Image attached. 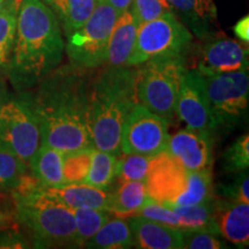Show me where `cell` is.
<instances>
[{"instance_id":"1","label":"cell","mask_w":249,"mask_h":249,"mask_svg":"<svg viewBox=\"0 0 249 249\" xmlns=\"http://www.w3.org/2000/svg\"><path fill=\"white\" fill-rule=\"evenodd\" d=\"M86 71L57 67L37 83L35 92L23 91L39 120L42 144L62 154L93 147L88 126L92 80Z\"/></svg>"},{"instance_id":"2","label":"cell","mask_w":249,"mask_h":249,"mask_svg":"<svg viewBox=\"0 0 249 249\" xmlns=\"http://www.w3.org/2000/svg\"><path fill=\"white\" fill-rule=\"evenodd\" d=\"M60 23L43 0H20L8 76L20 92L34 88L62 60Z\"/></svg>"},{"instance_id":"3","label":"cell","mask_w":249,"mask_h":249,"mask_svg":"<svg viewBox=\"0 0 249 249\" xmlns=\"http://www.w3.org/2000/svg\"><path fill=\"white\" fill-rule=\"evenodd\" d=\"M136 70L107 66L91 82L88 126L93 148L119 155L124 120L138 103Z\"/></svg>"},{"instance_id":"4","label":"cell","mask_w":249,"mask_h":249,"mask_svg":"<svg viewBox=\"0 0 249 249\" xmlns=\"http://www.w3.org/2000/svg\"><path fill=\"white\" fill-rule=\"evenodd\" d=\"M11 194L17 207L18 226L26 231L31 247H79L73 210L46 194L38 180Z\"/></svg>"},{"instance_id":"5","label":"cell","mask_w":249,"mask_h":249,"mask_svg":"<svg viewBox=\"0 0 249 249\" xmlns=\"http://www.w3.org/2000/svg\"><path fill=\"white\" fill-rule=\"evenodd\" d=\"M186 55L148 60L136 70V99L140 104L170 123L186 71Z\"/></svg>"},{"instance_id":"6","label":"cell","mask_w":249,"mask_h":249,"mask_svg":"<svg viewBox=\"0 0 249 249\" xmlns=\"http://www.w3.org/2000/svg\"><path fill=\"white\" fill-rule=\"evenodd\" d=\"M42 145V132L36 112L24 92L7 96L0 107V148L29 161Z\"/></svg>"},{"instance_id":"7","label":"cell","mask_w":249,"mask_h":249,"mask_svg":"<svg viewBox=\"0 0 249 249\" xmlns=\"http://www.w3.org/2000/svg\"><path fill=\"white\" fill-rule=\"evenodd\" d=\"M192 43V33L177 15L163 17L139 24L135 44L126 66L138 67L143 62L160 57L186 55Z\"/></svg>"},{"instance_id":"8","label":"cell","mask_w":249,"mask_h":249,"mask_svg":"<svg viewBox=\"0 0 249 249\" xmlns=\"http://www.w3.org/2000/svg\"><path fill=\"white\" fill-rule=\"evenodd\" d=\"M118 15L107 2H98L85 24L66 36L65 49L71 65L93 70L105 64L108 39Z\"/></svg>"},{"instance_id":"9","label":"cell","mask_w":249,"mask_h":249,"mask_svg":"<svg viewBox=\"0 0 249 249\" xmlns=\"http://www.w3.org/2000/svg\"><path fill=\"white\" fill-rule=\"evenodd\" d=\"M211 110L218 124H235L248 108L249 76L247 71L213 73L200 70Z\"/></svg>"},{"instance_id":"10","label":"cell","mask_w":249,"mask_h":249,"mask_svg":"<svg viewBox=\"0 0 249 249\" xmlns=\"http://www.w3.org/2000/svg\"><path fill=\"white\" fill-rule=\"evenodd\" d=\"M169 136V121L136 103L124 123L120 152L156 156L166 150Z\"/></svg>"},{"instance_id":"11","label":"cell","mask_w":249,"mask_h":249,"mask_svg":"<svg viewBox=\"0 0 249 249\" xmlns=\"http://www.w3.org/2000/svg\"><path fill=\"white\" fill-rule=\"evenodd\" d=\"M176 113L187 124V128L211 135L218 121L211 110L200 71H187L180 86L176 104Z\"/></svg>"},{"instance_id":"12","label":"cell","mask_w":249,"mask_h":249,"mask_svg":"<svg viewBox=\"0 0 249 249\" xmlns=\"http://www.w3.org/2000/svg\"><path fill=\"white\" fill-rule=\"evenodd\" d=\"M189 172L166 150L154 156L145 180L150 200L176 207L188 185Z\"/></svg>"},{"instance_id":"13","label":"cell","mask_w":249,"mask_h":249,"mask_svg":"<svg viewBox=\"0 0 249 249\" xmlns=\"http://www.w3.org/2000/svg\"><path fill=\"white\" fill-rule=\"evenodd\" d=\"M166 151L188 171H207L213 167V141L211 135L181 129L169 136Z\"/></svg>"},{"instance_id":"14","label":"cell","mask_w":249,"mask_h":249,"mask_svg":"<svg viewBox=\"0 0 249 249\" xmlns=\"http://www.w3.org/2000/svg\"><path fill=\"white\" fill-rule=\"evenodd\" d=\"M197 68L213 73L247 71V46L230 37L216 36L204 44Z\"/></svg>"},{"instance_id":"15","label":"cell","mask_w":249,"mask_h":249,"mask_svg":"<svg viewBox=\"0 0 249 249\" xmlns=\"http://www.w3.org/2000/svg\"><path fill=\"white\" fill-rule=\"evenodd\" d=\"M213 219L217 234L236 247H248L249 203L233 200L214 201Z\"/></svg>"},{"instance_id":"16","label":"cell","mask_w":249,"mask_h":249,"mask_svg":"<svg viewBox=\"0 0 249 249\" xmlns=\"http://www.w3.org/2000/svg\"><path fill=\"white\" fill-rule=\"evenodd\" d=\"M129 226L135 247L142 249H182L183 232L176 227L133 216Z\"/></svg>"},{"instance_id":"17","label":"cell","mask_w":249,"mask_h":249,"mask_svg":"<svg viewBox=\"0 0 249 249\" xmlns=\"http://www.w3.org/2000/svg\"><path fill=\"white\" fill-rule=\"evenodd\" d=\"M40 188L46 194L53 196L71 209L75 208H95L108 210L111 192L88 185V183H65L61 186L49 187L40 183Z\"/></svg>"},{"instance_id":"18","label":"cell","mask_w":249,"mask_h":249,"mask_svg":"<svg viewBox=\"0 0 249 249\" xmlns=\"http://www.w3.org/2000/svg\"><path fill=\"white\" fill-rule=\"evenodd\" d=\"M139 22L130 9L118 15L108 39L107 60V66H126L138 34Z\"/></svg>"},{"instance_id":"19","label":"cell","mask_w":249,"mask_h":249,"mask_svg":"<svg viewBox=\"0 0 249 249\" xmlns=\"http://www.w3.org/2000/svg\"><path fill=\"white\" fill-rule=\"evenodd\" d=\"M29 170L44 186L65 185L64 154L57 149L42 144L29 161Z\"/></svg>"},{"instance_id":"20","label":"cell","mask_w":249,"mask_h":249,"mask_svg":"<svg viewBox=\"0 0 249 249\" xmlns=\"http://www.w3.org/2000/svg\"><path fill=\"white\" fill-rule=\"evenodd\" d=\"M173 12H177L185 26L197 36L207 34L210 22L216 18L213 0H166Z\"/></svg>"},{"instance_id":"21","label":"cell","mask_w":249,"mask_h":249,"mask_svg":"<svg viewBox=\"0 0 249 249\" xmlns=\"http://www.w3.org/2000/svg\"><path fill=\"white\" fill-rule=\"evenodd\" d=\"M116 192H111L108 211L116 217H133L150 201L143 181H119Z\"/></svg>"},{"instance_id":"22","label":"cell","mask_w":249,"mask_h":249,"mask_svg":"<svg viewBox=\"0 0 249 249\" xmlns=\"http://www.w3.org/2000/svg\"><path fill=\"white\" fill-rule=\"evenodd\" d=\"M43 1L53 12L66 36L82 27L97 5L96 0H43Z\"/></svg>"},{"instance_id":"23","label":"cell","mask_w":249,"mask_h":249,"mask_svg":"<svg viewBox=\"0 0 249 249\" xmlns=\"http://www.w3.org/2000/svg\"><path fill=\"white\" fill-rule=\"evenodd\" d=\"M87 248L123 249L135 247L129 223L121 218H111L99 231L83 245Z\"/></svg>"},{"instance_id":"24","label":"cell","mask_w":249,"mask_h":249,"mask_svg":"<svg viewBox=\"0 0 249 249\" xmlns=\"http://www.w3.org/2000/svg\"><path fill=\"white\" fill-rule=\"evenodd\" d=\"M18 5V0H8L0 12V77L7 74L13 55Z\"/></svg>"},{"instance_id":"25","label":"cell","mask_w":249,"mask_h":249,"mask_svg":"<svg viewBox=\"0 0 249 249\" xmlns=\"http://www.w3.org/2000/svg\"><path fill=\"white\" fill-rule=\"evenodd\" d=\"M179 217V230L181 231H207L217 234L214 225V200L201 204L172 207Z\"/></svg>"},{"instance_id":"26","label":"cell","mask_w":249,"mask_h":249,"mask_svg":"<svg viewBox=\"0 0 249 249\" xmlns=\"http://www.w3.org/2000/svg\"><path fill=\"white\" fill-rule=\"evenodd\" d=\"M117 155L93 148L91 161L85 183L107 189L117 176Z\"/></svg>"},{"instance_id":"27","label":"cell","mask_w":249,"mask_h":249,"mask_svg":"<svg viewBox=\"0 0 249 249\" xmlns=\"http://www.w3.org/2000/svg\"><path fill=\"white\" fill-rule=\"evenodd\" d=\"M71 210L75 220L76 242L79 247H83V245L90 240L99 231V229L113 216L107 209L75 208Z\"/></svg>"},{"instance_id":"28","label":"cell","mask_w":249,"mask_h":249,"mask_svg":"<svg viewBox=\"0 0 249 249\" xmlns=\"http://www.w3.org/2000/svg\"><path fill=\"white\" fill-rule=\"evenodd\" d=\"M29 172L28 164L0 148V192L12 193Z\"/></svg>"},{"instance_id":"29","label":"cell","mask_w":249,"mask_h":249,"mask_svg":"<svg viewBox=\"0 0 249 249\" xmlns=\"http://www.w3.org/2000/svg\"><path fill=\"white\" fill-rule=\"evenodd\" d=\"M154 156L123 154L117 157L118 181H143L147 180Z\"/></svg>"},{"instance_id":"30","label":"cell","mask_w":249,"mask_h":249,"mask_svg":"<svg viewBox=\"0 0 249 249\" xmlns=\"http://www.w3.org/2000/svg\"><path fill=\"white\" fill-rule=\"evenodd\" d=\"M93 147L64 154L65 183H82L88 174Z\"/></svg>"},{"instance_id":"31","label":"cell","mask_w":249,"mask_h":249,"mask_svg":"<svg viewBox=\"0 0 249 249\" xmlns=\"http://www.w3.org/2000/svg\"><path fill=\"white\" fill-rule=\"evenodd\" d=\"M225 169L229 172H241L248 170L249 165V135L245 134L239 138L225 151L224 155Z\"/></svg>"},{"instance_id":"32","label":"cell","mask_w":249,"mask_h":249,"mask_svg":"<svg viewBox=\"0 0 249 249\" xmlns=\"http://www.w3.org/2000/svg\"><path fill=\"white\" fill-rule=\"evenodd\" d=\"M129 9L138 20L139 24L155 20L173 12L166 0H133Z\"/></svg>"},{"instance_id":"33","label":"cell","mask_w":249,"mask_h":249,"mask_svg":"<svg viewBox=\"0 0 249 249\" xmlns=\"http://www.w3.org/2000/svg\"><path fill=\"white\" fill-rule=\"evenodd\" d=\"M136 214L143 218H147V219L165 224L167 226L179 229V217L178 214L174 213L172 208L157 203L155 201L150 200L148 203H145Z\"/></svg>"},{"instance_id":"34","label":"cell","mask_w":249,"mask_h":249,"mask_svg":"<svg viewBox=\"0 0 249 249\" xmlns=\"http://www.w3.org/2000/svg\"><path fill=\"white\" fill-rule=\"evenodd\" d=\"M183 248L188 249H222L226 246L216 234L207 231H182Z\"/></svg>"},{"instance_id":"35","label":"cell","mask_w":249,"mask_h":249,"mask_svg":"<svg viewBox=\"0 0 249 249\" xmlns=\"http://www.w3.org/2000/svg\"><path fill=\"white\" fill-rule=\"evenodd\" d=\"M18 226L17 207L13 195L11 193L0 192V233Z\"/></svg>"},{"instance_id":"36","label":"cell","mask_w":249,"mask_h":249,"mask_svg":"<svg viewBox=\"0 0 249 249\" xmlns=\"http://www.w3.org/2000/svg\"><path fill=\"white\" fill-rule=\"evenodd\" d=\"M224 196L229 200L249 203V179L247 170L239 172V176L230 185L223 187Z\"/></svg>"},{"instance_id":"37","label":"cell","mask_w":249,"mask_h":249,"mask_svg":"<svg viewBox=\"0 0 249 249\" xmlns=\"http://www.w3.org/2000/svg\"><path fill=\"white\" fill-rule=\"evenodd\" d=\"M31 248L29 239L21 231V227H12L0 233V249Z\"/></svg>"},{"instance_id":"38","label":"cell","mask_w":249,"mask_h":249,"mask_svg":"<svg viewBox=\"0 0 249 249\" xmlns=\"http://www.w3.org/2000/svg\"><path fill=\"white\" fill-rule=\"evenodd\" d=\"M233 31H234L235 36L238 37L241 42H244L247 44L249 42V17L246 15L239 20L238 22L235 23V26L233 27Z\"/></svg>"},{"instance_id":"39","label":"cell","mask_w":249,"mask_h":249,"mask_svg":"<svg viewBox=\"0 0 249 249\" xmlns=\"http://www.w3.org/2000/svg\"><path fill=\"white\" fill-rule=\"evenodd\" d=\"M107 2L111 6V7L116 9L118 13L121 14L123 12L128 11L133 0H107Z\"/></svg>"},{"instance_id":"40","label":"cell","mask_w":249,"mask_h":249,"mask_svg":"<svg viewBox=\"0 0 249 249\" xmlns=\"http://www.w3.org/2000/svg\"><path fill=\"white\" fill-rule=\"evenodd\" d=\"M7 96H8L7 88H6L4 81H2L1 77H0V107H1L2 103L5 102V99L7 98Z\"/></svg>"},{"instance_id":"41","label":"cell","mask_w":249,"mask_h":249,"mask_svg":"<svg viewBox=\"0 0 249 249\" xmlns=\"http://www.w3.org/2000/svg\"><path fill=\"white\" fill-rule=\"evenodd\" d=\"M7 2H8V0H0V12L5 8V6L7 5Z\"/></svg>"},{"instance_id":"42","label":"cell","mask_w":249,"mask_h":249,"mask_svg":"<svg viewBox=\"0 0 249 249\" xmlns=\"http://www.w3.org/2000/svg\"><path fill=\"white\" fill-rule=\"evenodd\" d=\"M96 2H97V4L98 2H107V0H96Z\"/></svg>"}]
</instances>
